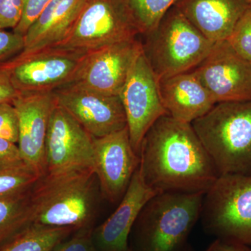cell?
<instances>
[{
	"mask_svg": "<svg viewBox=\"0 0 251 251\" xmlns=\"http://www.w3.org/2000/svg\"><path fill=\"white\" fill-rule=\"evenodd\" d=\"M139 156L144 182L157 193L205 194L220 176L191 124L169 115L147 132Z\"/></svg>",
	"mask_w": 251,
	"mask_h": 251,
	"instance_id": "6da1fadb",
	"label": "cell"
},
{
	"mask_svg": "<svg viewBox=\"0 0 251 251\" xmlns=\"http://www.w3.org/2000/svg\"><path fill=\"white\" fill-rule=\"evenodd\" d=\"M216 103L251 100V63L219 41L193 70Z\"/></svg>",
	"mask_w": 251,
	"mask_h": 251,
	"instance_id": "7c38bea8",
	"label": "cell"
},
{
	"mask_svg": "<svg viewBox=\"0 0 251 251\" xmlns=\"http://www.w3.org/2000/svg\"><path fill=\"white\" fill-rule=\"evenodd\" d=\"M128 251H130V249H129V250H128Z\"/></svg>",
	"mask_w": 251,
	"mask_h": 251,
	"instance_id": "e575fe53",
	"label": "cell"
},
{
	"mask_svg": "<svg viewBox=\"0 0 251 251\" xmlns=\"http://www.w3.org/2000/svg\"><path fill=\"white\" fill-rule=\"evenodd\" d=\"M200 219L206 233L251 246V175H220L204 195Z\"/></svg>",
	"mask_w": 251,
	"mask_h": 251,
	"instance_id": "8992f818",
	"label": "cell"
},
{
	"mask_svg": "<svg viewBox=\"0 0 251 251\" xmlns=\"http://www.w3.org/2000/svg\"><path fill=\"white\" fill-rule=\"evenodd\" d=\"M141 51L138 37L90 51L69 84L120 96L130 68Z\"/></svg>",
	"mask_w": 251,
	"mask_h": 251,
	"instance_id": "4fadbf2b",
	"label": "cell"
},
{
	"mask_svg": "<svg viewBox=\"0 0 251 251\" xmlns=\"http://www.w3.org/2000/svg\"><path fill=\"white\" fill-rule=\"evenodd\" d=\"M162 103L170 116L191 124L216 103L193 71L158 79Z\"/></svg>",
	"mask_w": 251,
	"mask_h": 251,
	"instance_id": "e0dca14e",
	"label": "cell"
},
{
	"mask_svg": "<svg viewBox=\"0 0 251 251\" xmlns=\"http://www.w3.org/2000/svg\"><path fill=\"white\" fill-rule=\"evenodd\" d=\"M100 198L94 170L44 175L29 191L31 227L94 229Z\"/></svg>",
	"mask_w": 251,
	"mask_h": 251,
	"instance_id": "7a4b0ae2",
	"label": "cell"
},
{
	"mask_svg": "<svg viewBox=\"0 0 251 251\" xmlns=\"http://www.w3.org/2000/svg\"><path fill=\"white\" fill-rule=\"evenodd\" d=\"M202 193H159L143 206L128 239L131 251H182L201 218Z\"/></svg>",
	"mask_w": 251,
	"mask_h": 251,
	"instance_id": "3957f363",
	"label": "cell"
},
{
	"mask_svg": "<svg viewBox=\"0 0 251 251\" xmlns=\"http://www.w3.org/2000/svg\"><path fill=\"white\" fill-rule=\"evenodd\" d=\"M182 251H195L194 249L192 247V246L188 243L186 247L184 248V250Z\"/></svg>",
	"mask_w": 251,
	"mask_h": 251,
	"instance_id": "d6a6232c",
	"label": "cell"
},
{
	"mask_svg": "<svg viewBox=\"0 0 251 251\" xmlns=\"http://www.w3.org/2000/svg\"><path fill=\"white\" fill-rule=\"evenodd\" d=\"M87 0H51L24 35L25 55L56 47L69 35Z\"/></svg>",
	"mask_w": 251,
	"mask_h": 251,
	"instance_id": "d6986e66",
	"label": "cell"
},
{
	"mask_svg": "<svg viewBox=\"0 0 251 251\" xmlns=\"http://www.w3.org/2000/svg\"><path fill=\"white\" fill-rule=\"evenodd\" d=\"M40 177L28 166L0 171V199L27 192Z\"/></svg>",
	"mask_w": 251,
	"mask_h": 251,
	"instance_id": "603a6c76",
	"label": "cell"
},
{
	"mask_svg": "<svg viewBox=\"0 0 251 251\" xmlns=\"http://www.w3.org/2000/svg\"><path fill=\"white\" fill-rule=\"evenodd\" d=\"M94 229L75 231L54 251H99L92 239Z\"/></svg>",
	"mask_w": 251,
	"mask_h": 251,
	"instance_id": "4316f807",
	"label": "cell"
},
{
	"mask_svg": "<svg viewBox=\"0 0 251 251\" xmlns=\"http://www.w3.org/2000/svg\"><path fill=\"white\" fill-rule=\"evenodd\" d=\"M24 48V36L14 31L0 29V64L14 58Z\"/></svg>",
	"mask_w": 251,
	"mask_h": 251,
	"instance_id": "484cf974",
	"label": "cell"
},
{
	"mask_svg": "<svg viewBox=\"0 0 251 251\" xmlns=\"http://www.w3.org/2000/svg\"><path fill=\"white\" fill-rule=\"evenodd\" d=\"M204 251H251V248L232 239L216 238Z\"/></svg>",
	"mask_w": 251,
	"mask_h": 251,
	"instance_id": "1f68e13d",
	"label": "cell"
},
{
	"mask_svg": "<svg viewBox=\"0 0 251 251\" xmlns=\"http://www.w3.org/2000/svg\"><path fill=\"white\" fill-rule=\"evenodd\" d=\"M23 14L22 19L17 27L14 29V32L24 36L27 29L34 23L38 16L45 9L51 0H22Z\"/></svg>",
	"mask_w": 251,
	"mask_h": 251,
	"instance_id": "f1b7e54d",
	"label": "cell"
},
{
	"mask_svg": "<svg viewBox=\"0 0 251 251\" xmlns=\"http://www.w3.org/2000/svg\"><path fill=\"white\" fill-rule=\"evenodd\" d=\"M19 138L18 112L12 103L0 105V138L17 145Z\"/></svg>",
	"mask_w": 251,
	"mask_h": 251,
	"instance_id": "d4e9b609",
	"label": "cell"
},
{
	"mask_svg": "<svg viewBox=\"0 0 251 251\" xmlns=\"http://www.w3.org/2000/svg\"><path fill=\"white\" fill-rule=\"evenodd\" d=\"M156 194V191L144 182L138 167L117 209L92 231V239L97 249L128 251V239L133 225L143 206Z\"/></svg>",
	"mask_w": 251,
	"mask_h": 251,
	"instance_id": "2e32d148",
	"label": "cell"
},
{
	"mask_svg": "<svg viewBox=\"0 0 251 251\" xmlns=\"http://www.w3.org/2000/svg\"><path fill=\"white\" fill-rule=\"evenodd\" d=\"M191 125L219 175H251V100L216 103Z\"/></svg>",
	"mask_w": 251,
	"mask_h": 251,
	"instance_id": "277c9868",
	"label": "cell"
},
{
	"mask_svg": "<svg viewBox=\"0 0 251 251\" xmlns=\"http://www.w3.org/2000/svg\"><path fill=\"white\" fill-rule=\"evenodd\" d=\"M140 36L144 55L158 80L193 70L214 44L175 6L156 27Z\"/></svg>",
	"mask_w": 251,
	"mask_h": 251,
	"instance_id": "5b68a950",
	"label": "cell"
},
{
	"mask_svg": "<svg viewBox=\"0 0 251 251\" xmlns=\"http://www.w3.org/2000/svg\"><path fill=\"white\" fill-rule=\"evenodd\" d=\"M29 191L0 199V251L31 227Z\"/></svg>",
	"mask_w": 251,
	"mask_h": 251,
	"instance_id": "ffe728a7",
	"label": "cell"
},
{
	"mask_svg": "<svg viewBox=\"0 0 251 251\" xmlns=\"http://www.w3.org/2000/svg\"><path fill=\"white\" fill-rule=\"evenodd\" d=\"M75 229L32 226L0 251H54Z\"/></svg>",
	"mask_w": 251,
	"mask_h": 251,
	"instance_id": "44dd1931",
	"label": "cell"
},
{
	"mask_svg": "<svg viewBox=\"0 0 251 251\" xmlns=\"http://www.w3.org/2000/svg\"><path fill=\"white\" fill-rule=\"evenodd\" d=\"M139 36L125 0H87L69 35L56 47L90 52Z\"/></svg>",
	"mask_w": 251,
	"mask_h": 251,
	"instance_id": "52a82bcc",
	"label": "cell"
},
{
	"mask_svg": "<svg viewBox=\"0 0 251 251\" xmlns=\"http://www.w3.org/2000/svg\"><path fill=\"white\" fill-rule=\"evenodd\" d=\"M94 172L104 199L120 202L140 165L130 143L128 128L94 138Z\"/></svg>",
	"mask_w": 251,
	"mask_h": 251,
	"instance_id": "5bb4252c",
	"label": "cell"
},
{
	"mask_svg": "<svg viewBox=\"0 0 251 251\" xmlns=\"http://www.w3.org/2000/svg\"><path fill=\"white\" fill-rule=\"evenodd\" d=\"M140 35L156 27L176 0H125Z\"/></svg>",
	"mask_w": 251,
	"mask_h": 251,
	"instance_id": "7402d4cb",
	"label": "cell"
},
{
	"mask_svg": "<svg viewBox=\"0 0 251 251\" xmlns=\"http://www.w3.org/2000/svg\"><path fill=\"white\" fill-rule=\"evenodd\" d=\"M22 0H0V29L17 27L22 19Z\"/></svg>",
	"mask_w": 251,
	"mask_h": 251,
	"instance_id": "83f0119b",
	"label": "cell"
},
{
	"mask_svg": "<svg viewBox=\"0 0 251 251\" xmlns=\"http://www.w3.org/2000/svg\"><path fill=\"white\" fill-rule=\"evenodd\" d=\"M120 97L130 143L139 155L140 145L147 132L160 117L168 115L160 97L158 78L143 49L130 68Z\"/></svg>",
	"mask_w": 251,
	"mask_h": 251,
	"instance_id": "30bf717a",
	"label": "cell"
},
{
	"mask_svg": "<svg viewBox=\"0 0 251 251\" xmlns=\"http://www.w3.org/2000/svg\"><path fill=\"white\" fill-rule=\"evenodd\" d=\"M55 104L53 92L21 94L13 102L19 120L20 153L26 165L40 176L46 173V138Z\"/></svg>",
	"mask_w": 251,
	"mask_h": 251,
	"instance_id": "9a60e30c",
	"label": "cell"
},
{
	"mask_svg": "<svg viewBox=\"0 0 251 251\" xmlns=\"http://www.w3.org/2000/svg\"><path fill=\"white\" fill-rule=\"evenodd\" d=\"M25 166L18 145L0 138V171Z\"/></svg>",
	"mask_w": 251,
	"mask_h": 251,
	"instance_id": "f546056e",
	"label": "cell"
},
{
	"mask_svg": "<svg viewBox=\"0 0 251 251\" xmlns=\"http://www.w3.org/2000/svg\"><path fill=\"white\" fill-rule=\"evenodd\" d=\"M94 138L56 102L46 138V174L94 171Z\"/></svg>",
	"mask_w": 251,
	"mask_h": 251,
	"instance_id": "9c48e42d",
	"label": "cell"
},
{
	"mask_svg": "<svg viewBox=\"0 0 251 251\" xmlns=\"http://www.w3.org/2000/svg\"><path fill=\"white\" fill-rule=\"evenodd\" d=\"M227 41L241 57L251 62V6L239 20Z\"/></svg>",
	"mask_w": 251,
	"mask_h": 251,
	"instance_id": "cb8c5ba5",
	"label": "cell"
},
{
	"mask_svg": "<svg viewBox=\"0 0 251 251\" xmlns=\"http://www.w3.org/2000/svg\"><path fill=\"white\" fill-rule=\"evenodd\" d=\"M89 52L53 47L2 63L20 94L53 92L70 83Z\"/></svg>",
	"mask_w": 251,
	"mask_h": 251,
	"instance_id": "ba28073f",
	"label": "cell"
},
{
	"mask_svg": "<svg viewBox=\"0 0 251 251\" xmlns=\"http://www.w3.org/2000/svg\"><path fill=\"white\" fill-rule=\"evenodd\" d=\"M14 87L7 70L0 64V105L12 103L20 95Z\"/></svg>",
	"mask_w": 251,
	"mask_h": 251,
	"instance_id": "4dcf8cb0",
	"label": "cell"
},
{
	"mask_svg": "<svg viewBox=\"0 0 251 251\" xmlns=\"http://www.w3.org/2000/svg\"><path fill=\"white\" fill-rule=\"evenodd\" d=\"M174 6L215 44L228 39L251 4L249 0H176Z\"/></svg>",
	"mask_w": 251,
	"mask_h": 251,
	"instance_id": "ac0fdd59",
	"label": "cell"
},
{
	"mask_svg": "<svg viewBox=\"0 0 251 251\" xmlns=\"http://www.w3.org/2000/svg\"><path fill=\"white\" fill-rule=\"evenodd\" d=\"M56 102L93 138H100L127 127L120 96L110 95L67 84L53 92Z\"/></svg>",
	"mask_w": 251,
	"mask_h": 251,
	"instance_id": "8fae6325",
	"label": "cell"
},
{
	"mask_svg": "<svg viewBox=\"0 0 251 251\" xmlns=\"http://www.w3.org/2000/svg\"><path fill=\"white\" fill-rule=\"evenodd\" d=\"M249 3H250L251 6V0H249Z\"/></svg>",
	"mask_w": 251,
	"mask_h": 251,
	"instance_id": "836d02e7",
	"label": "cell"
},
{
	"mask_svg": "<svg viewBox=\"0 0 251 251\" xmlns=\"http://www.w3.org/2000/svg\"></svg>",
	"mask_w": 251,
	"mask_h": 251,
	"instance_id": "d590c367",
	"label": "cell"
}]
</instances>
